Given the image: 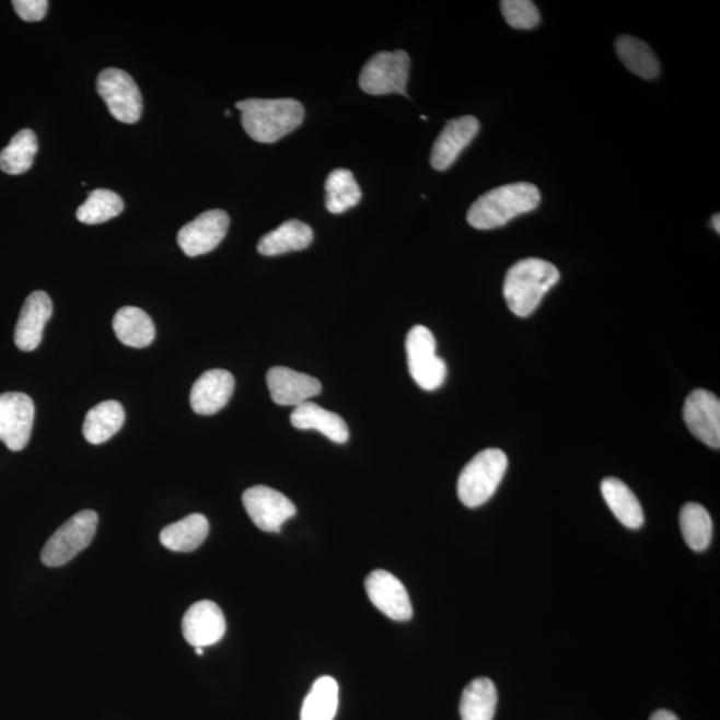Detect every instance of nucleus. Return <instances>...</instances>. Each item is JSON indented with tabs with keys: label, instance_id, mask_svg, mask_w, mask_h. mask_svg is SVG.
Returning a JSON list of instances; mask_svg holds the SVG:
<instances>
[{
	"label": "nucleus",
	"instance_id": "nucleus-1",
	"mask_svg": "<svg viewBox=\"0 0 720 720\" xmlns=\"http://www.w3.org/2000/svg\"><path fill=\"white\" fill-rule=\"evenodd\" d=\"M541 193L531 183H511L481 195L467 212V222L477 230L502 228L512 219L538 209Z\"/></svg>",
	"mask_w": 720,
	"mask_h": 720
},
{
	"label": "nucleus",
	"instance_id": "nucleus-2",
	"mask_svg": "<svg viewBox=\"0 0 720 720\" xmlns=\"http://www.w3.org/2000/svg\"><path fill=\"white\" fill-rule=\"evenodd\" d=\"M235 107L242 115V126L258 143H276L297 130L304 119V107L295 100H247Z\"/></svg>",
	"mask_w": 720,
	"mask_h": 720
},
{
	"label": "nucleus",
	"instance_id": "nucleus-3",
	"mask_svg": "<svg viewBox=\"0 0 720 720\" xmlns=\"http://www.w3.org/2000/svg\"><path fill=\"white\" fill-rule=\"evenodd\" d=\"M559 279V270L550 262L538 258L516 262L506 274L503 284L504 299L511 313L521 318L533 314Z\"/></svg>",
	"mask_w": 720,
	"mask_h": 720
},
{
	"label": "nucleus",
	"instance_id": "nucleus-4",
	"mask_svg": "<svg viewBox=\"0 0 720 720\" xmlns=\"http://www.w3.org/2000/svg\"><path fill=\"white\" fill-rule=\"evenodd\" d=\"M508 456L499 449L480 451L469 461L457 479V497L468 509H477L490 500L502 484Z\"/></svg>",
	"mask_w": 720,
	"mask_h": 720
},
{
	"label": "nucleus",
	"instance_id": "nucleus-5",
	"mask_svg": "<svg viewBox=\"0 0 720 720\" xmlns=\"http://www.w3.org/2000/svg\"><path fill=\"white\" fill-rule=\"evenodd\" d=\"M97 514L93 510L78 512L62 527L55 531L43 547L40 559L47 567H60L69 564L77 555L88 548L93 542Z\"/></svg>",
	"mask_w": 720,
	"mask_h": 720
},
{
	"label": "nucleus",
	"instance_id": "nucleus-6",
	"mask_svg": "<svg viewBox=\"0 0 720 720\" xmlns=\"http://www.w3.org/2000/svg\"><path fill=\"white\" fill-rule=\"evenodd\" d=\"M408 371L415 383L426 392H434L448 378V364L437 356L434 334L425 326H415L406 338Z\"/></svg>",
	"mask_w": 720,
	"mask_h": 720
},
{
	"label": "nucleus",
	"instance_id": "nucleus-7",
	"mask_svg": "<svg viewBox=\"0 0 720 720\" xmlns=\"http://www.w3.org/2000/svg\"><path fill=\"white\" fill-rule=\"evenodd\" d=\"M410 65V57L405 51L376 54L360 72V89L370 95L400 94L406 96Z\"/></svg>",
	"mask_w": 720,
	"mask_h": 720
},
{
	"label": "nucleus",
	"instance_id": "nucleus-8",
	"mask_svg": "<svg viewBox=\"0 0 720 720\" xmlns=\"http://www.w3.org/2000/svg\"><path fill=\"white\" fill-rule=\"evenodd\" d=\"M96 89L102 100L106 102L109 114L121 124H137L142 117V95L137 83L126 71L103 70L97 77Z\"/></svg>",
	"mask_w": 720,
	"mask_h": 720
},
{
	"label": "nucleus",
	"instance_id": "nucleus-9",
	"mask_svg": "<svg viewBox=\"0 0 720 720\" xmlns=\"http://www.w3.org/2000/svg\"><path fill=\"white\" fill-rule=\"evenodd\" d=\"M242 502L255 526L266 533H280L297 514L295 504L282 492L267 486H254L243 492Z\"/></svg>",
	"mask_w": 720,
	"mask_h": 720
},
{
	"label": "nucleus",
	"instance_id": "nucleus-10",
	"mask_svg": "<svg viewBox=\"0 0 720 720\" xmlns=\"http://www.w3.org/2000/svg\"><path fill=\"white\" fill-rule=\"evenodd\" d=\"M35 418L32 398L23 393L0 395V441L11 451H21L30 442Z\"/></svg>",
	"mask_w": 720,
	"mask_h": 720
},
{
	"label": "nucleus",
	"instance_id": "nucleus-11",
	"mask_svg": "<svg viewBox=\"0 0 720 720\" xmlns=\"http://www.w3.org/2000/svg\"><path fill=\"white\" fill-rule=\"evenodd\" d=\"M230 218L223 210H210L200 213L193 222L183 225L178 234V244L187 256L211 253L228 234Z\"/></svg>",
	"mask_w": 720,
	"mask_h": 720
},
{
	"label": "nucleus",
	"instance_id": "nucleus-12",
	"mask_svg": "<svg viewBox=\"0 0 720 720\" xmlns=\"http://www.w3.org/2000/svg\"><path fill=\"white\" fill-rule=\"evenodd\" d=\"M683 418L699 441L711 449L720 448V402L707 390H695L688 395L683 408Z\"/></svg>",
	"mask_w": 720,
	"mask_h": 720
},
{
	"label": "nucleus",
	"instance_id": "nucleus-13",
	"mask_svg": "<svg viewBox=\"0 0 720 720\" xmlns=\"http://www.w3.org/2000/svg\"><path fill=\"white\" fill-rule=\"evenodd\" d=\"M370 601L387 618L396 622L410 620L413 604L405 585L392 572L376 570L364 582Z\"/></svg>",
	"mask_w": 720,
	"mask_h": 720
},
{
	"label": "nucleus",
	"instance_id": "nucleus-14",
	"mask_svg": "<svg viewBox=\"0 0 720 720\" xmlns=\"http://www.w3.org/2000/svg\"><path fill=\"white\" fill-rule=\"evenodd\" d=\"M183 637L195 647L212 646L224 637L225 619L222 609L211 601L194 603L182 622Z\"/></svg>",
	"mask_w": 720,
	"mask_h": 720
},
{
	"label": "nucleus",
	"instance_id": "nucleus-15",
	"mask_svg": "<svg viewBox=\"0 0 720 720\" xmlns=\"http://www.w3.org/2000/svg\"><path fill=\"white\" fill-rule=\"evenodd\" d=\"M267 386L279 406H301L322 392L316 378L287 368H272L267 372Z\"/></svg>",
	"mask_w": 720,
	"mask_h": 720
},
{
	"label": "nucleus",
	"instance_id": "nucleus-16",
	"mask_svg": "<svg viewBox=\"0 0 720 720\" xmlns=\"http://www.w3.org/2000/svg\"><path fill=\"white\" fill-rule=\"evenodd\" d=\"M479 128V120L469 117V115L448 121L443 131L439 133L434 146H432L431 166L438 171H444L453 166L461 152L477 137Z\"/></svg>",
	"mask_w": 720,
	"mask_h": 720
},
{
	"label": "nucleus",
	"instance_id": "nucleus-17",
	"mask_svg": "<svg viewBox=\"0 0 720 720\" xmlns=\"http://www.w3.org/2000/svg\"><path fill=\"white\" fill-rule=\"evenodd\" d=\"M53 315L51 298L45 291H34L24 302L16 322L14 341L22 351L38 349L47 322Z\"/></svg>",
	"mask_w": 720,
	"mask_h": 720
},
{
	"label": "nucleus",
	"instance_id": "nucleus-18",
	"mask_svg": "<svg viewBox=\"0 0 720 720\" xmlns=\"http://www.w3.org/2000/svg\"><path fill=\"white\" fill-rule=\"evenodd\" d=\"M233 374L221 369L206 371L194 383L190 403L193 410L199 415H213L222 410L234 394Z\"/></svg>",
	"mask_w": 720,
	"mask_h": 720
},
{
	"label": "nucleus",
	"instance_id": "nucleus-19",
	"mask_svg": "<svg viewBox=\"0 0 720 720\" xmlns=\"http://www.w3.org/2000/svg\"><path fill=\"white\" fill-rule=\"evenodd\" d=\"M290 419L292 426L298 430L320 431L329 441L338 444L349 441L350 431L344 418L316 405V403L306 402L295 407Z\"/></svg>",
	"mask_w": 720,
	"mask_h": 720
},
{
	"label": "nucleus",
	"instance_id": "nucleus-20",
	"mask_svg": "<svg viewBox=\"0 0 720 720\" xmlns=\"http://www.w3.org/2000/svg\"><path fill=\"white\" fill-rule=\"evenodd\" d=\"M314 233L310 225L297 219L284 222L271 233L260 237L258 252L265 256H277L291 252H301L313 243Z\"/></svg>",
	"mask_w": 720,
	"mask_h": 720
},
{
	"label": "nucleus",
	"instance_id": "nucleus-21",
	"mask_svg": "<svg viewBox=\"0 0 720 720\" xmlns=\"http://www.w3.org/2000/svg\"><path fill=\"white\" fill-rule=\"evenodd\" d=\"M210 523L201 514H191L162 530L160 539L174 553H191L201 546L209 535Z\"/></svg>",
	"mask_w": 720,
	"mask_h": 720
},
{
	"label": "nucleus",
	"instance_id": "nucleus-22",
	"mask_svg": "<svg viewBox=\"0 0 720 720\" xmlns=\"http://www.w3.org/2000/svg\"><path fill=\"white\" fill-rule=\"evenodd\" d=\"M602 496L616 520L624 526L637 530L643 526L644 515L636 493L624 481L606 478L602 481Z\"/></svg>",
	"mask_w": 720,
	"mask_h": 720
},
{
	"label": "nucleus",
	"instance_id": "nucleus-23",
	"mask_svg": "<svg viewBox=\"0 0 720 720\" xmlns=\"http://www.w3.org/2000/svg\"><path fill=\"white\" fill-rule=\"evenodd\" d=\"M124 406L117 400L100 403L85 415L83 436L91 444H102L112 439L125 423Z\"/></svg>",
	"mask_w": 720,
	"mask_h": 720
},
{
	"label": "nucleus",
	"instance_id": "nucleus-24",
	"mask_svg": "<svg viewBox=\"0 0 720 720\" xmlns=\"http://www.w3.org/2000/svg\"><path fill=\"white\" fill-rule=\"evenodd\" d=\"M113 327L121 344L133 349H143L155 339L154 322L138 307L120 309L114 316Z\"/></svg>",
	"mask_w": 720,
	"mask_h": 720
},
{
	"label": "nucleus",
	"instance_id": "nucleus-25",
	"mask_svg": "<svg viewBox=\"0 0 720 720\" xmlns=\"http://www.w3.org/2000/svg\"><path fill=\"white\" fill-rule=\"evenodd\" d=\"M615 51L620 62L630 70L632 74L652 81L659 77L661 65L654 51L643 40L634 36L622 35L615 42Z\"/></svg>",
	"mask_w": 720,
	"mask_h": 720
},
{
	"label": "nucleus",
	"instance_id": "nucleus-26",
	"mask_svg": "<svg viewBox=\"0 0 720 720\" xmlns=\"http://www.w3.org/2000/svg\"><path fill=\"white\" fill-rule=\"evenodd\" d=\"M498 692L493 682L478 678L468 683L462 694L460 713L462 720H492L496 717Z\"/></svg>",
	"mask_w": 720,
	"mask_h": 720
},
{
	"label": "nucleus",
	"instance_id": "nucleus-27",
	"mask_svg": "<svg viewBox=\"0 0 720 720\" xmlns=\"http://www.w3.org/2000/svg\"><path fill=\"white\" fill-rule=\"evenodd\" d=\"M339 705V686L332 676H322L303 701L301 720H334Z\"/></svg>",
	"mask_w": 720,
	"mask_h": 720
},
{
	"label": "nucleus",
	"instance_id": "nucleus-28",
	"mask_svg": "<svg viewBox=\"0 0 720 720\" xmlns=\"http://www.w3.org/2000/svg\"><path fill=\"white\" fill-rule=\"evenodd\" d=\"M38 149V138L35 132L24 128L16 132L8 148L0 152V170L9 175L27 173L33 166Z\"/></svg>",
	"mask_w": 720,
	"mask_h": 720
},
{
	"label": "nucleus",
	"instance_id": "nucleus-29",
	"mask_svg": "<svg viewBox=\"0 0 720 720\" xmlns=\"http://www.w3.org/2000/svg\"><path fill=\"white\" fill-rule=\"evenodd\" d=\"M326 207L332 213H341L356 207L362 191L350 170H334L326 179Z\"/></svg>",
	"mask_w": 720,
	"mask_h": 720
},
{
	"label": "nucleus",
	"instance_id": "nucleus-30",
	"mask_svg": "<svg viewBox=\"0 0 720 720\" xmlns=\"http://www.w3.org/2000/svg\"><path fill=\"white\" fill-rule=\"evenodd\" d=\"M680 523L683 538L694 551H705L712 539V521L704 506L687 503L683 506Z\"/></svg>",
	"mask_w": 720,
	"mask_h": 720
},
{
	"label": "nucleus",
	"instance_id": "nucleus-31",
	"mask_svg": "<svg viewBox=\"0 0 720 720\" xmlns=\"http://www.w3.org/2000/svg\"><path fill=\"white\" fill-rule=\"evenodd\" d=\"M124 210V200L117 193L97 188L90 193L88 200L79 207L77 218L84 224H101L118 217Z\"/></svg>",
	"mask_w": 720,
	"mask_h": 720
},
{
	"label": "nucleus",
	"instance_id": "nucleus-32",
	"mask_svg": "<svg viewBox=\"0 0 720 720\" xmlns=\"http://www.w3.org/2000/svg\"><path fill=\"white\" fill-rule=\"evenodd\" d=\"M500 10L512 28L533 30L541 23V12L530 0H503Z\"/></svg>",
	"mask_w": 720,
	"mask_h": 720
},
{
	"label": "nucleus",
	"instance_id": "nucleus-33",
	"mask_svg": "<svg viewBox=\"0 0 720 720\" xmlns=\"http://www.w3.org/2000/svg\"><path fill=\"white\" fill-rule=\"evenodd\" d=\"M12 5H14V10L21 20L26 22L42 21L48 10L46 0H15Z\"/></svg>",
	"mask_w": 720,
	"mask_h": 720
},
{
	"label": "nucleus",
	"instance_id": "nucleus-34",
	"mask_svg": "<svg viewBox=\"0 0 720 720\" xmlns=\"http://www.w3.org/2000/svg\"><path fill=\"white\" fill-rule=\"evenodd\" d=\"M650 720H680L674 712L667 710H659L652 713Z\"/></svg>",
	"mask_w": 720,
	"mask_h": 720
},
{
	"label": "nucleus",
	"instance_id": "nucleus-35",
	"mask_svg": "<svg viewBox=\"0 0 720 720\" xmlns=\"http://www.w3.org/2000/svg\"><path fill=\"white\" fill-rule=\"evenodd\" d=\"M711 222H712L713 230L717 231V234H720V217H719V213H717V216L712 217Z\"/></svg>",
	"mask_w": 720,
	"mask_h": 720
},
{
	"label": "nucleus",
	"instance_id": "nucleus-36",
	"mask_svg": "<svg viewBox=\"0 0 720 720\" xmlns=\"http://www.w3.org/2000/svg\"><path fill=\"white\" fill-rule=\"evenodd\" d=\"M195 654L200 657L204 655V649H201V647H197V649H195Z\"/></svg>",
	"mask_w": 720,
	"mask_h": 720
}]
</instances>
